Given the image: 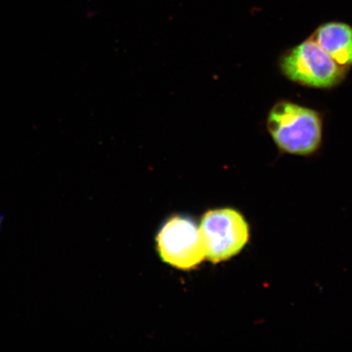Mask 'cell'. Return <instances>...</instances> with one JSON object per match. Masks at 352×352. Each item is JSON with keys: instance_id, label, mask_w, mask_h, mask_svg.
<instances>
[{"instance_id": "3957f363", "label": "cell", "mask_w": 352, "mask_h": 352, "mask_svg": "<svg viewBox=\"0 0 352 352\" xmlns=\"http://www.w3.org/2000/svg\"><path fill=\"white\" fill-rule=\"evenodd\" d=\"M200 231L206 257L213 263L234 256L249 239L248 223L239 212L232 209L208 211L201 219Z\"/></svg>"}, {"instance_id": "7a4b0ae2", "label": "cell", "mask_w": 352, "mask_h": 352, "mask_svg": "<svg viewBox=\"0 0 352 352\" xmlns=\"http://www.w3.org/2000/svg\"><path fill=\"white\" fill-rule=\"evenodd\" d=\"M280 68L289 80L316 88L340 85L347 72L310 38L285 52Z\"/></svg>"}, {"instance_id": "277c9868", "label": "cell", "mask_w": 352, "mask_h": 352, "mask_svg": "<svg viewBox=\"0 0 352 352\" xmlns=\"http://www.w3.org/2000/svg\"><path fill=\"white\" fill-rule=\"evenodd\" d=\"M157 243L162 261L179 270H192L206 258L200 228L188 217L170 218L158 232Z\"/></svg>"}, {"instance_id": "5b68a950", "label": "cell", "mask_w": 352, "mask_h": 352, "mask_svg": "<svg viewBox=\"0 0 352 352\" xmlns=\"http://www.w3.org/2000/svg\"><path fill=\"white\" fill-rule=\"evenodd\" d=\"M310 38L322 48L338 64L352 66V28L342 22H328L319 26Z\"/></svg>"}, {"instance_id": "6da1fadb", "label": "cell", "mask_w": 352, "mask_h": 352, "mask_svg": "<svg viewBox=\"0 0 352 352\" xmlns=\"http://www.w3.org/2000/svg\"><path fill=\"white\" fill-rule=\"evenodd\" d=\"M267 127L279 151L309 156L322 142L323 122L314 109L289 100H280L268 113Z\"/></svg>"}]
</instances>
